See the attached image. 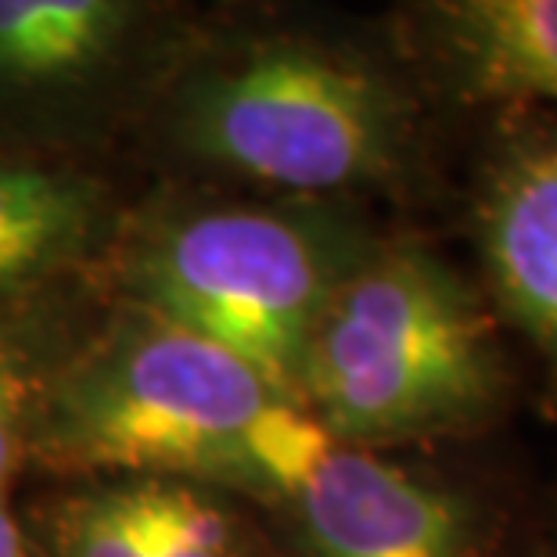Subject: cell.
<instances>
[{
    "label": "cell",
    "mask_w": 557,
    "mask_h": 557,
    "mask_svg": "<svg viewBox=\"0 0 557 557\" xmlns=\"http://www.w3.org/2000/svg\"><path fill=\"white\" fill-rule=\"evenodd\" d=\"M435 120L388 22L306 0H201L126 148L151 181L371 209L424 195Z\"/></svg>",
    "instance_id": "6da1fadb"
},
{
    "label": "cell",
    "mask_w": 557,
    "mask_h": 557,
    "mask_svg": "<svg viewBox=\"0 0 557 557\" xmlns=\"http://www.w3.org/2000/svg\"><path fill=\"white\" fill-rule=\"evenodd\" d=\"M331 446L302 403L231 349L112 299L101 327L47 367L29 468L191 479L274 511Z\"/></svg>",
    "instance_id": "7a4b0ae2"
},
{
    "label": "cell",
    "mask_w": 557,
    "mask_h": 557,
    "mask_svg": "<svg viewBox=\"0 0 557 557\" xmlns=\"http://www.w3.org/2000/svg\"><path fill=\"white\" fill-rule=\"evenodd\" d=\"M515 385L475 277L421 234L382 231L320 310L295 393L331 443L396 454L493 432Z\"/></svg>",
    "instance_id": "3957f363"
},
{
    "label": "cell",
    "mask_w": 557,
    "mask_h": 557,
    "mask_svg": "<svg viewBox=\"0 0 557 557\" xmlns=\"http://www.w3.org/2000/svg\"><path fill=\"white\" fill-rule=\"evenodd\" d=\"M385 227L371 209L148 181L98 284L231 349L299 403L306 338Z\"/></svg>",
    "instance_id": "277c9868"
},
{
    "label": "cell",
    "mask_w": 557,
    "mask_h": 557,
    "mask_svg": "<svg viewBox=\"0 0 557 557\" xmlns=\"http://www.w3.org/2000/svg\"><path fill=\"white\" fill-rule=\"evenodd\" d=\"M198 11L201 0H0V145L112 159Z\"/></svg>",
    "instance_id": "5b68a950"
},
{
    "label": "cell",
    "mask_w": 557,
    "mask_h": 557,
    "mask_svg": "<svg viewBox=\"0 0 557 557\" xmlns=\"http://www.w3.org/2000/svg\"><path fill=\"white\" fill-rule=\"evenodd\" d=\"M274 515L281 557H518L529 532L493 482L338 443Z\"/></svg>",
    "instance_id": "8992f818"
},
{
    "label": "cell",
    "mask_w": 557,
    "mask_h": 557,
    "mask_svg": "<svg viewBox=\"0 0 557 557\" xmlns=\"http://www.w3.org/2000/svg\"><path fill=\"white\" fill-rule=\"evenodd\" d=\"M493 115L465 201L475 284L532 352L543 410L557 413V112Z\"/></svg>",
    "instance_id": "52a82bcc"
},
{
    "label": "cell",
    "mask_w": 557,
    "mask_h": 557,
    "mask_svg": "<svg viewBox=\"0 0 557 557\" xmlns=\"http://www.w3.org/2000/svg\"><path fill=\"white\" fill-rule=\"evenodd\" d=\"M137 191L104 156L0 145V313L98 281Z\"/></svg>",
    "instance_id": "ba28073f"
},
{
    "label": "cell",
    "mask_w": 557,
    "mask_h": 557,
    "mask_svg": "<svg viewBox=\"0 0 557 557\" xmlns=\"http://www.w3.org/2000/svg\"><path fill=\"white\" fill-rule=\"evenodd\" d=\"M26 529L40 557H281L256 504L165 475L69 482Z\"/></svg>",
    "instance_id": "9c48e42d"
},
{
    "label": "cell",
    "mask_w": 557,
    "mask_h": 557,
    "mask_svg": "<svg viewBox=\"0 0 557 557\" xmlns=\"http://www.w3.org/2000/svg\"><path fill=\"white\" fill-rule=\"evenodd\" d=\"M388 26L438 109H557V0H396Z\"/></svg>",
    "instance_id": "30bf717a"
},
{
    "label": "cell",
    "mask_w": 557,
    "mask_h": 557,
    "mask_svg": "<svg viewBox=\"0 0 557 557\" xmlns=\"http://www.w3.org/2000/svg\"><path fill=\"white\" fill-rule=\"evenodd\" d=\"M40 313H0V496L29 468L33 421L44 374L54 360L29 327Z\"/></svg>",
    "instance_id": "8fae6325"
},
{
    "label": "cell",
    "mask_w": 557,
    "mask_h": 557,
    "mask_svg": "<svg viewBox=\"0 0 557 557\" xmlns=\"http://www.w3.org/2000/svg\"><path fill=\"white\" fill-rule=\"evenodd\" d=\"M0 557H40L26 521L8 507V496H0Z\"/></svg>",
    "instance_id": "7c38bea8"
},
{
    "label": "cell",
    "mask_w": 557,
    "mask_h": 557,
    "mask_svg": "<svg viewBox=\"0 0 557 557\" xmlns=\"http://www.w3.org/2000/svg\"><path fill=\"white\" fill-rule=\"evenodd\" d=\"M518 557H557V500L543 507L536 521H529L525 543H521Z\"/></svg>",
    "instance_id": "4fadbf2b"
}]
</instances>
